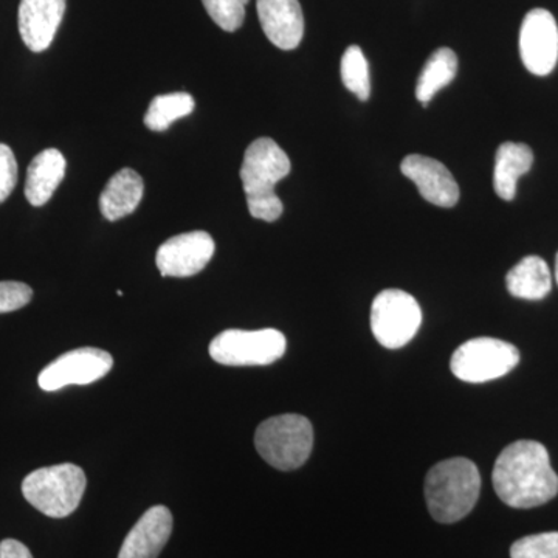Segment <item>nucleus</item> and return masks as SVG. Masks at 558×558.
<instances>
[{
	"instance_id": "nucleus-23",
	"label": "nucleus",
	"mask_w": 558,
	"mask_h": 558,
	"mask_svg": "<svg viewBox=\"0 0 558 558\" xmlns=\"http://www.w3.org/2000/svg\"><path fill=\"white\" fill-rule=\"evenodd\" d=\"M250 0H202L208 16L222 31L233 33L240 31L245 20V7Z\"/></svg>"
},
{
	"instance_id": "nucleus-1",
	"label": "nucleus",
	"mask_w": 558,
	"mask_h": 558,
	"mask_svg": "<svg viewBox=\"0 0 558 558\" xmlns=\"http://www.w3.org/2000/svg\"><path fill=\"white\" fill-rule=\"evenodd\" d=\"M492 483L505 505L532 509L546 505L558 494V476L548 450L537 440H517L499 453Z\"/></svg>"
},
{
	"instance_id": "nucleus-15",
	"label": "nucleus",
	"mask_w": 558,
	"mask_h": 558,
	"mask_svg": "<svg viewBox=\"0 0 558 558\" xmlns=\"http://www.w3.org/2000/svg\"><path fill=\"white\" fill-rule=\"evenodd\" d=\"M172 513L165 506H154L143 513L121 545L119 558H157L172 534Z\"/></svg>"
},
{
	"instance_id": "nucleus-13",
	"label": "nucleus",
	"mask_w": 558,
	"mask_h": 558,
	"mask_svg": "<svg viewBox=\"0 0 558 558\" xmlns=\"http://www.w3.org/2000/svg\"><path fill=\"white\" fill-rule=\"evenodd\" d=\"M260 27L274 46L293 50L304 36V16L299 0H256Z\"/></svg>"
},
{
	"instance_id": "nucleus-17",
	"label": "nucleus",
	"mask_w": 558,
	"mask_h": 558,
	"mask_svg": "<svg viewBox=\"0 0 558 558\" xmlns=\"http://www.w3.org/2000/svg\"><path fill=\"white\" fill-rule=\"evenodd\" d=\"M64 156L58 149H46L32 160L25 182V197L33 207H43L51 199L65 175Z\"/></svg>"
},
{
	"instance_id": "nucleus-26",
	"label": "nucleus",
	"mask_w": 558,
	"mask_h": 558,
	"mask_svg": "<svg viewBox=\"0 0 558 558\" xmlns=\"http://www.w3.org/2000/svg\"><path fill=\"white\" fill-rule=\"evenodd\" d=\"M17 161L10 146L0 143V204L9 199L16 189Z\"/></svg>"
},
{
	"instance_id": "nucleus-7",
	"label": "nucleus",
	"mask_w": 558,
	"mask_h": 558,
	"mask_svg": "<svg viewBox=\"0 0 558 558\" xmlns=\"http://www.w3.org/2000/svg\"><path fill=\"white\" fill-rule=\"evenodd\" d=\"M520 363L519 349L508 341L480 337L465 341L451 357V373L468 384L499 379Z\"/></svg>"
},
{
	"instance_id": "nucleus-16",
	"label": "nucleus",
	"mask_w": 558,
	"mask_h": 558,
	"mask_svg": "<svg viewBox=\"0 0 558 558\" xmlns=\"http://www.w3.org/2000/svg\"><path fill=\"white\" fill-rule=\"evenodd\" d=\"M145 193L142 175L124 168L110 178L100 197L101 215L110 222L126 218L137 209Z\"/></svg>"
},
{
	"instance_id": "nucleus-22",
	"label": "nucleus",
	"mask_w": 558,
	"mask_h": 558,
	"mask_svg": "<svg viewBox=\"0 0 558 558\" xmlns=\"http://www.w3.org/2000/svg\"><path fill=\"white\" fill-rule=\"evenodd\" d=\"M341 81L359 100L366 101L371 95L369 65L359 46L348 47L341 58Z\"/></svg>"
},
{
	"instance_id": "nucleus-24",
	"label": "nucleus",
	"mask_w": 558,
	"mask_h": 558,
	"mask_svg": "<svg viewBox=\"0 0 558 558\" xmlns=\"http://www.w3.org/2000/svg\"><path fill=\"white\" fill-rule=\"evenodd\" d=\"M512 558H558V532L527 535L513 543Z\"/></svg>"
},
{
	"instance_id": "nucleus-28",
	"label": "nucleus",
	"mask_w": 558,
	"mask_h": 558,
	"mask_svg": "<svg viewBox=\"0 0 558 558\" xmlns=\"http://www.w3.org/2000/svg\"><path fill=\"white\" fill-rule=\"evenodd\" d=\"M556 281L558 284V253H557V258H556Z\"/></svg>"
},
{
	"instance_id": "nucleus-10",
	"label": "nucleus",
	"mask_w": 558,
	"mask_h": 558,
	"mask_svg": "<svg viewBox=\"0 0 558 558\" xmlns=\"http://www.w3.org/2000/svg\"><path fill=\"white\" fill-rule=\"evenodd\" d=\"M520 54L524 68L537 76H546L558 61V27L548 10L529 11L521 24Z\"/></svg>"
},
{
	"instance_id": "nucleus-2",
	"label": "nucleus",
	"mask_w": 558,
	"mask_h": 558,
	"mask_svg": "<svg viewBox=\"0 0 558 558\" xmlns=\"http://www.w3.org/2000/svg\"><path fill=\"white\" fill-rule=\"evenodd\" d=\"M290 160L275 140H255L245 150L241 167L242 186L250 215L264 222H275L281 218L284 205L275 193L279 180L288 178Z\"/></svg>"
},
{
	"instance_id": "nucleus-27",
	"label": "nucleus",
	"mask_w": 558,
	"mask_h": 558,
	"mask_svg": "<svg viewBox=\"0 0 558 558\" xmlns=\"http://www.w3.org/2000/svg\"><path fill=\"white\" fill-rule=\"evenodd\" d=\"M0 558H33V556L24 543L7 538L0 543Z\"/></svg>"
},
{
	"instance_id": "nucleus-9",
	"label": "nucleus",
	"mask_w": 558,
	"mask_h": 558,
	"mask_svg": "<svg viewBox=\"0 0 558 558\" xmlns=\"http://www.w3.org/2000/svg\"><path fill=\"white\" fill-rule=\"evenodd\" d=\"M112 366V355L102 349H73L40 371L38 384L40 389L49 392L70 387V385L83 387L108 376Z\"/></svg>"
},
{
	"instance_id": "nucleus-18",
	"label": "nucleus",
	"mask_w": 558,
	"mask_h": 558,
	"mask_svg": "<svg viewBox=\"0 0 558 558\" xmlns=\"http://www.w3.org/2000/svg\"><path fill=\"white\" fill-rule=\"evenodd\" d=\"M534 163V153L524 143H502L495 157L494 189L502 201H513L517 182Z\"/></svg>"
},
{
	"instance_id": "nucleus-11",
	"label": "nucleus",
	"mask_w": 558,
	"mask_h": 558,
	"mask_svg": "<svg viewBox=\"0 0 558 558\" xmlns=\"http://www.w3.org/2000/svg\"><path fill=\"white\" fill-rule=\"evenodd\" d=\"M215 248V241L207 231L178 234L157 250V269L161 277H194L208 266Z\"/></svg>"
},
{
	"instance_id": "nucleus-5",
	"label": "nucleus",
	"mask_w": 558,
	"mask_h": 558,
	"mask_svg": "<svg viewBox=\"0 0 558 558\" xmlns=\"http://www.w3.org/2000/svg\"><path fill=\"white\" fill-rule=\"evenodd\" d=\"M255 447L271 468L290 472L306 464L314 447V428L301 414L267 418L256 429Z\"/></svg>"
},
{
	"instance_id": "nucleus-12",
	"label": "nucleus",
	"mask_w": 558,
	"mask_h": 558,
	"mask_svg": "<svg viewBox=\"0 0 558 558\" xmlns=\"http://www.w3.org/2000/svg\"><path fill=\"white\" fill-rule=\"evenodd\" d=\"M400 171L417 186L418 193L436 207L451 208L458 204L459 185L439 160L411 154L402 160Z\"/></svg>"
},
{
	"instance_id": "nucleus-19",
	"label": "nucleus",
	"mask_w": 558,
	"mask_h": 558,
	"mask_svg": "<svg viewBox=\"0 0 558 558\" xmlns=\"http://www.w3.org/2000/svg\"><path fill=\"white\" fill-rule=\"evenodd\" d=\"M506 286L515 299L543 300L553 289V275L545 259L526 256L509 270Z\"/></svg>"
},
{
	"instance_id": "nucleus-8",
	"label": "nucleus",
	"mask_w": 558,
	"mask_h": 558,
	"mask_svg": "<svg viewBox=\"0 0 558 558\" xmlns=\"http://www.w3.org/2000/svg\"><path fill=\"white\" fill-rule=\"evenodd\" d=\"M422 325V310L414 296L399 289L380 292L371 306V330L381 347L409 344Z\"/></svg>"
},
{
	"instance_id": "nucleus-3",
	"label": "nucleus",
	"mask_w": 558,
	"mask_h": 558,
	"mask_svg": "<svg viewBox=\"0 0 558 558\" xmlns=\"http://www.w3.org/2000/svg\"><path fill=\"white\" fill-rule=\"evenodd\" d=\"M481 494V475L475 462L451 458L429 469L425 478L428 512L438 523L453 524L465 519Z\"/></svg>"
},
{
	"instance_id": "nucleus-14",
	"label": "nucleus",
	"mask_w": 558,
	"mask_h": 558,
	"mask_svg": "<svg viewBox=\"0 0 558 558\" xmlns=\"http://www.w3.org/2000/svg\"><path fill=\"white\" fill-rule=\"evenodd\" d=\"M65 13V0H21L20 33L35 53L49 49Z\"/></svg>"
},
{
	"instance_id": "nucleus-4",
	"label": "nucleus",
	"mask_w": 558,
	"mask_h": 558,
	"mask_svg": "<svg viewBox=\"0 0 558 558\" xmlns=\"http://www.w3.org/2000/svg\"><path fill=\"white\" fill-rule=\"evenodd\" d=\"M86 487L83 469L65 462L32 472L22 483V494L44 515L65 519L78 509Z\"/></svg>"
},
{
	"instance_id": "nucleus-21",
	"label": "nucleus",
	"mask_w": 558,
	"mask_h": 558,
	"mask_svg": "<svg viewBox=\"0 0 558 558\" xmlns=\"http://www.w3.org/2000/svg\"><path fill=\"white\" fill-rule=\"evenodd\" d=\"M194 108H196V102L186 92L159 95V97L154 98L148 112H146V128L154 132L168 131L174 121L193 113Z\"/></svg>"
},
{
	"instance_id": "nucleus-6",
	"label": "nucleus",
	"mask_w": 558,
	"mask_h": 558,
	"mask_svg": "<svg viewBox=\"0 0 558 558\" xmlns=\"http://www.w3.org/2000/svg\"><path fill=\"white\" fill-rule=\"evenodd\" d=\"M288 340L277 329H229L209 344V355L226 366H267L286 354Z\"/></svg>"
},
{
	"instance_id": "nucleus-25",
	"label": "nucleus",
	"mask_w": 558,
	"mask_h": 558,
	"mask_svg": "<svg viewBox=\"0 0 558 558\" xmlns=\"http://www.w3.org/2000/svg\"><path fill=\"white\" fill-rule=\"evenodd\" d=\"M33 299L31 286L17 281L0 282V314L20 311Z\"/></svg>"
},
{
	"instance_id": "nucleus-20",
	"label": "nucleus",
	"mask_w": 558,
	"mask_h": 558,
	"mask_svg": "<svg viewBox=\"0 0 558 558\" xmlns=\"http://www.w3.org/2000/svg\"><path fill=\"white\" fill-rule=\"evenodd\" d=\"M458 73V57L453 50L442 47L425 62L416 86V98L424 106L435 98L440 89L449 86Z\"/></svg>"
}]
</instances>
